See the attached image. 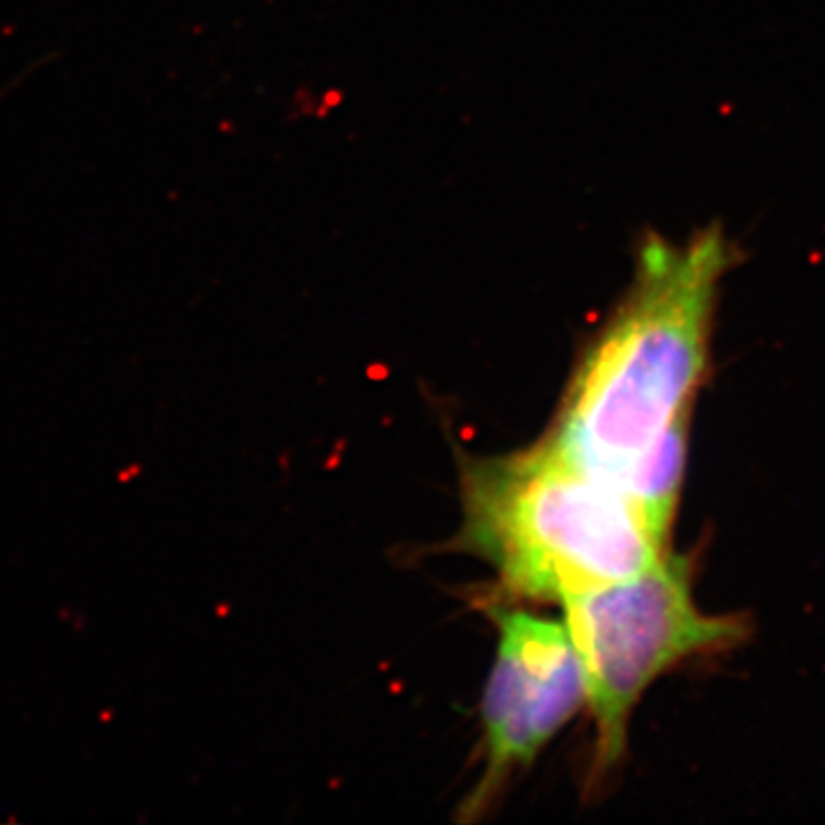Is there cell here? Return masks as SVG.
<instances>
[{"mask_svg":"<svg viewBox=\"0 0 825 825\" xmlns=\"http://www.w3.org/2000/svg\"><path fill=\"white\" fill-rule=\"evenodd\" d=\"M736 259L722 225L679 241L649 234L631 287L587 349L546 443L619 489L635 463L690 418L720 289Z\"/></svg>","mask_w":825,"mask_h":825,"instance_id":"6da1fadb","label":"cell"},{"mask_svg":"<svg viewBox=\"0 0 825 825\" xmlns=\"http://www.w3.org/2000/svg\"><path fill=\"white\" fill-rule=\"evenodd\" d=\"M461 550L498 573L512 596L564 601L656 564L667 534L603 477L553 445L461 468Z\"/></svg>","mask_w":825,"mask_h":825,"instance_id":"7a4b0ae2","label":"cell"},{"mask_svg":"<svg viewBox=\"0 0 825 825\" xmlns=\"http://www.w3.org/2000/svg\"><path fill=\"white\" fill-rule=\"evenodd\" d=\"M562 608L596 725V773L622 759L631 713L660 674L743 635L734 619L699 608L690 567L670 553L631 578L567 596Z\"/></svg>","mask_w":825,"mask_h":825,"instance_id":"3957f363","label":"cell"},{"mask_svg":"<svg viewBox=\"0 0 825 825\" xmlns=\"http://www.w3.org/2000/svg\"><path fill=\"white\" fill-rule=\"evenodd\" d=\"M498 654L486 683L482 775L461 805L463 821L491 809L514 773L530 766L587 704L585 674L564 624L498 610Z\"/></svg>","mask_w":825,"mask_h":825,"instance_id":"277c9868","label":"cell"}]
</instances>
